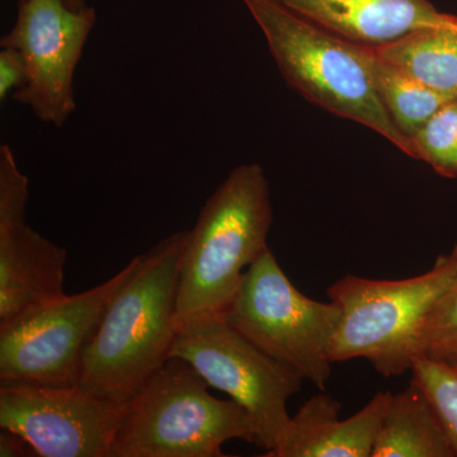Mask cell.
Returning a JSON list of instances; mask_svg holds the SVG:
<instances>
[{
	"label": "cell",
	"instance_id": "1",
	"mask_svg": "<svg viewBox=\"0 0 457 457\" xmlns=\"http://www.w3.org/2000/svg\"><path fill=\"white\" fill-rule=\"evenodd\" d=\"M187 230L165 237L111 300L84 350L78 385L125 404L170 359Z\"/></svg>",
	"mask_w": 457,
	"mask_h": 457
},
{
	"label": "cell",
	"instance_id": "2",
	"mask_svg": "<svg viewBox=\"0 0 457 457\" xmlns=\"http://www.w3.org/2000/svg\"><path fill=\"white\" fill-rule=\"evenodd\" d=\"M272 221L263 168L237 165L207 198L196 224L187 231L177 288V324L227 311L243 273L270 249Z\"/></svg>",
	"mask_w": 457,
	"mask_h": 457
},
{
	"label": "cell",
	"instance_id": "3",
	"mask_svg": "<svg viewBox=\"0 0 457 457\" xmlns=\"http://www.w3.org/2000/svg\"><path fill=\"white\" fill-rule=\"evenodd\" d=\"M263 32L288 86L329 112L366 126L404 154L413 146L394 125L376 89L371 47L353 44L273 0H242Z\"/></svg>",
	"mask_w": 457,
	"mask_h": 457
},
{
	"label": "cell",
	"instance_id": "4",
	"mask_svg": "<svg viewBox=\"0 0 457 457\" xmlns=\"http://www.w3.org/2000/svg\"><path fill=\"white\" fill-rule=\"evenodd\" d=\"M209 387L185 360L168 359L125 403L111 457H218L230 440L257 444L245 409Z\"/></svg>",
	"mask_w": 457,
	"mask_h": 457
},
{
	"label": "cell",
	"instance_id": "5",
	"mask_svg": "<svg viewBox=\"0 0 457 457\" xmlns=\"http://www.w3.org/2000/svg\"><path fill=\"white\" fill-rule=\"evenodd\" d=\"M457 275V245L431 270L405 279L343 276L327 290L342 309L329 357L333 363L363 359L385 378L411 371L420 356L427 317Z\"/></svg>",
	"mask_w": 457,
	"mask_h": 457
},
{
	"label": "cell",
	"instance_id": "6",
	"mask_svg": "<svg viewBox=\"0 0 457 457\" xmlns=\"http://www.w3.org/2000/svg\"><path fill=\"white\" fill-rule=\"evenodd\" d=\"M222 315L260 350L290 366L321 392L326 390L341 306L300 293L270 249L243 273L239 291Z\"/></svg>",
	"mask_w": 457,
	"mask_h": 457
},
{
	"label": "cell",
	"instance_id": "7",
	"mask_svg": "<svg viewBox=\"0 0 457 457\" xmlns=\"http://www.w3.org/2000/svg\"><path fill=\"white\" fill-rule=\"evenodd\" d=\"M170 357L188 362L206 383L245 409L257 446L273 451L290 427L287 400L300 392L299 372L240 335L222 314H204L179 324Z\"/></svg>",
	"mask_w": 457,
	"mask_h": 457
},
{
	"label": "cell",
	"instance_id": "8",
	"mask_svg": "<svg viewBox=\"0 0 457 457\" xmlns=\"http://www.w3.org/2000/svg\"><path fill=\"white\" fill-rule=\"evenodd\" d=\"M132 258L112 278L33 309L0 327V384L74 386L87 345L117 291L140 266Z\"/></svg>",
	"mask_w": 457,
	"mask_h": 457
},
{
	"label": "cell",
	"instance_id": "9",
	"mask_svg": "<svg viewBox=\"0 0 457 457\" xmlns=\"http://www.w3.org/2000/svg\"><path fill=\"white\" fill-rule=\"evenodd\" d=\"M96 21L89 5L75 11L65 0H18L16 22L0 46L22 54L29 79L12 97L41 122L62 128L77 108L75 71Z\"/></svg>",
	"mask_w": 457,
	"mask_h": 457
},
{
	"label": "cell",
	"instance_id": "10",
	"mask_svg": "<svg viewBox=\"0 0 457 457\" xmlns=\"http://www.w3.org/2000/svg\"><path fill=\"white\" fill-rule=\"evenodd\" d=\"M123 408L79 385L0 386V427L42 457H111Z\"/></svg>",
	"mask_w": 457,
	"mask_h": 457
},
{
	"label": "cell",
	"instance_id": "11",
	"mask_svg": "<svg viewBox=\"0 0 457 457\" xmlns=\"http://www.w3.org/2000/svg\"><path fill=\"white\" fill-rule=\"evenodd\" d=\"M29 179L0 146V327L64 296L68 251L26 221Z\"/></svg>",
	"mask_w": 457,
	"mask_h": 457
},
{
	"label": "cell",
	"instance_id": "12",
	"mask_svg": "<svg viewBox=\"0 0 457 457\" xmlns=\"http://www.w3.org/2000/svg\"><path fill=\"white\" fill-rule=\"evenodd\" d=\"M326 29L363 46L378 47L427 26L447 25L456 16L441 13L429 0H273Z\"/></svg>",
	"mask_w": 457,
	"mask_h": 457
},
{
	"label": "cell",
	"instance_id": "13",
	"mask_svg": "<svg viewBox=\"0 0 457 457\" xmlns=\"http://www.w3.org/2000/svg\"><path fill=\"white\" fill-rule=\"evenodd\" d=\"M392 392H378L361 411L339 420L342 404L327 394L303 403L284 440L264 457H371Z\"/></svg>",
	"mask_w": 457,
	"mask_h": 457
},
{
	"label": "cell",
	"instance_id": "14",
	"mask_svg": "<svg viewBox=\"0 0 457 457\" xmlns=\"http://www.w3.org/2000/svg\"><path fill=\"white\" fill-rule=\"evenodd\" d=\"M371 457H456L431 403L417 385L390 395Z\"/></svg>",
	"mask_w": 457,
	"mask_h": 457
},
{
	"label": "cell",
	"instance_id": "15",
	"mask_svg": "<svg viewBox=\"0 0 457 457\" xmlns=\"http://www.w3.org/2000/svg\"><path fill=\"white\" fill-rule=\"evenodd\" d=\"M372 49L442 97L457 99V21L414 29Z\"/></svg>",
	"mask_w": 457,
	"mask_h": 457
},
{
	"label": "cell",
	"instance_id": "16",
	"mask_svg": "<svg viewBox=\"0 0 457 457\" xmlns=\"http://www.w3.org/2000/svg\"><path fill=\"white\" fill-rule=\"evenodd\" d=\"M371 71L376 89L390 119L403 137H411L449 99L417 82L395 65L380 59L371 47ZM413 158V156H411Z\"/></svg>",
	"mask_w": 457,
	"mask_h": 457
},
{
	"label": "cell",
	"instance_id": "17",
	"mask_svg": "<svg viewBox=\"0 0 457 457\" xmlns=\"http://www.w3.org/2000/svg\"><path fill=\"white\" fill-rule=\"evenodd\" d=\"M413 159L445 179H457V99L445 104L411 137Z\"/></svg>",
	"mask_w": 457,
	"mask_h": 457
},
{
	"label": "cell",
	"instance_id": "18",
	"mask_svg": "<svg viewBox=\"0 0 457 457\" xmlns=\"http://www.w3.org/2000/svg\"><path fill=\"white\" fill-rule=\"evenodd\" d=\"M411 371V383L431 403L457 457V369L428 354H420Z\"/></svg>",
	"mask_w": 457,
	"mask_h": 457
},
{
	"label": "cell",
	"instance_id": "19",
	"mask_svg": "<svg viewBox=\"0 0 457 457\" xmlns=\"http://www.w3.org/2000/svg\"><path fill=\"white\" fill-rule=\"evenodd\" d=\"M457 332V275L435 303L420 333V353Z\"/></svg>",
	"mask_w": 457,
	"mask_h": 457
},
{
	"label": "cell",
	"instance_id": "20",
	"mask_svg": "<svg viewBox=\"0 0 457 457\" xmlns=\"http://www.w3.org/2000/svg\"><path fill=\"white\" fill-rule=\"evenodd\" d=\"M29 79V71L22 54L13 47H2L0 51V101L23 88Z\"/></svg>",
	"mask_w": 457,
	"mask_h": 457
},
{
	"label": "cell",
	"instance_id": "21",
	"mask_svg": "<svg viewBox=\"0 0 457 457\" xmlns=\"http://www.w3.org/2000/svg\"><path fill=\"white\" fill-rule=\"evenodd\" d=\"M27 447L31 446H29V442H27L25 438L22 437V436L9 431V429L2 428V432H0V456H29V451H27Z\"/></svg>",
	"mask_w": 457,
	"mask_h": 457
},
{
	"label": "cell",
	"instance_id": "22",
	"mask_svg": "<svg viewBox=\"0 0 457 457\" xmlns=\"http://www.w3.org/2000/svg\"><path fill=\"white\" fill-rule=\"evenodd\" d=\"M423 354L444 361L457 369V332L442 339L441 342L436 343Z\"/></svg>",
	"mask_w": 457,
	"mask_h": 457
},
{
	"label": "cell",
	"instance_id": "23",
	"mask_svg": "<svg viewBox=\"0 0 457 457\" xmlns=\"http://www.w3.org/2000/svg\"><path fill=\"white\" fill-rule=\"evenodd\" d=\"M65 2L68 3L69 7L75 9V11L88 7L87 0H65Z\"/></svg>",
	"mask_w": 457,
	"mask_h": 457
}]
</instances>
